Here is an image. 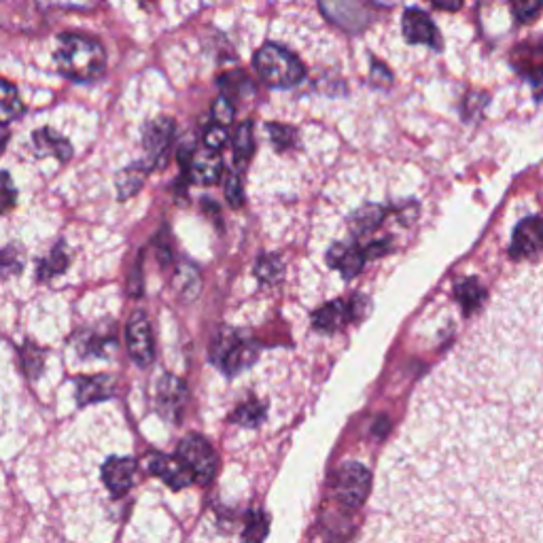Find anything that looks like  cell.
Returning <instances> with one entry per match:
<instances>
[{
	"instance_id": "6da1fadb",
	"label": "cell",
	"mask_w": 543,
	"mask_h": 543,
	"mask_svg": "<svg viewBox=\"0 0 543 543\" xmlns=\"http://www.w3.org/2000/svg\"><path fill=\"white\" fill-rule=\"evenodd\" d=\"M54 58L60 73L77 83L96 81L107 68V51L87 34H62Z\"/></svg>"
},
{
	"instance_id": "7a4b0ae2",
	"label": "cell",
	"mask_w": 543,
	"mask_h": 543,
	"mask_svg": "<svg viewBox=\"0 0 543 543\" xmlns=\"http://www.w3.org/2000/svg\"><path fill=\"white\" fill-rule=\"evenodd\" d=\"M253 66L259 79L272 90H291L306 77L302 60L276 43L261 45L253 58Z\"/></svg>"
},
{
	"instance_id": "3957f363",
	"label": "cell",
	"mask_w": 543,
	"mask_h": 543,
	"mask_svg": "<svg viewBox=\"0 0 543 543\" xmlns=\"http://www.w3.org/2000/svg\"><path fill=\"white\" fill-rule=\"evenodd\" d=\"M319 7L329 22L350 34L370 28L378 15V7L372 0H319Z\"/></svg>"
},
{
	"instance_id": "277c9868",
	"label": "cell",
	"mask_w": 543,
	"mask_h": 543,
	"mask_svg": "<svg viewBox=\"0 0 543 543\" xmlns=\"http://www.w3.org/2000/svg\"><path fill=\"white\" fill-rule=\"evenodd\" d=\"M177 457L191 471V476H194L196 484L206 486L217 474V465H219L217 452L213 446H210V442L204 440V437L198 433H191V435L183 437L181 444H179V450H177Z\"/></svg>"
},
{
	"instance_id": "5b68a950",
	"label": "cell",
	"mask_w": 543,
	"mask_h": 543,
	"mask_svg": "<svg viewBox=\"0 0 543 543\" xmlns=\"http://www.w3.org/2000/svg\"><path fill=\"white\" fill-rule=\"evenodd\" d=\"M257 357V350L249 338H244L236 331H225L213 344V361L225 374H238Z\"/></svg>"
},
{
	"instance_id": "8992f818",
	"label": "cell",
	"mask_w": 543,
	"mask_h": 543,
	"mask_svg": "<svg viewBox=\"0 0 543 543\" xmlns=\"http://www.w3.org/2000/svg\"><path fill=\"white\" fill-rule=\"evenodd\" d=\"M372 484V474L370 469L363 467L361 463H346L338 469L336 474V484H334V493L336 499L346 510H357V507L363 505L367 490H370Z\"/></svg>"
},
{
	"instance_id": "52a82bcc",
	"label": "cell",
	"mask_w": 543,
	"mask_h": 543,
	"mask_svg": "<svg viewBox=\"0 0 543 543\" xmlns=\"http://www.w3.org/2000/svg\"><path fill=\"white\" fill-rule=\"evenodd\" d=\"M174 138V121L170 117H157L145 128L143 147H145V160L143 164L147 170H160L168 162L170 145Z\"/></svg>"
},
{
	"instance_id": "ba28073f",
	"label": "cell",
	"mask_w": 543,
	"mask_h": 543,
	"mask_svg": "<svg viewBox=\"0 0 543 543\" xmlns=\"http://www.w3.org/2000/svg\"><path fill=\"white\" fill-rule=\"evenodd\" d=\"M126 342H128V353L132 361L147 370V367L155 359V342L151 334V323L147 319L145 310L132 312V317L126 327Z\"/></svg>"
},
{
	"instance_id": "9c48e42d",
	"label": "cell",
	"mask_w": 543,
	"mask_h": 543,
	"mask_svg": "<svg viewBox=\"0 0 543 543\" xmlns=\"http://www.w3.org/2000/svg\"><path fill=\"white\" fill-rule=\"evenodd\" d=\"M183 170L189 174V179L198 185H215L223 174L221 155L213 149L202 151H181Z\"/></svg>"
},
{
	"instance_id": "30bf717a",
	"label": "cell",
	"mask_w": 543,
	"mask_h": 543,
	"mask_svg": "<svg viewBox=\"0 0 543 543\" xmlns=\"http://www.w3.org/2000/svg\"><path fill=\"white\" fill-rule=\"evenodd\" d=\"M187 399L185 382L172 374H164L155 387V410L164 420L179 423Z\"/></svg>"
},
{
	"instance_id": "8fae6325",
	"label": "cell",
	"mask_w": 543,
	"mask_h": 543,
	"mask_svg": "<svg viewBox=\"0 0 543 543\" xmlns=\"http://www.w3.org/2000/svg\"><path fill=\"white\" fill-rule=\"evenodd\" d=\"M401 28H404V37L412 45H427L435 51H442L444 43L440 37V30L433 24L431 17L420 9H406L401 17Z\"/></svg>"
},
{
	"instance_id": "7c38bea8",
	"label": "cell",
	"mask_w": 543,
	"mask_h": 543,
	"mask_svg": "<svg viewBox=\"0 0 543 543\" xmlns=\"http://www.w3.org/2000/svg\"><path fill=\"white\" fill-rule=\"evenodd\" d=\"M147 469L149 474L160 478L172 490H181L189 484H194V476H191V471L185 467V463L177 457V454L170 457V454L162 452H149Z\"/></svg>"
},
{
	"instance_id": "4fadbf2b",
	"label": "cell",
	"mask_w": 543,
	"mask_h": 543,
	"mask_svg": "<svg viewBox=\"0 0 543 543\" xmlns=\"http://www.w3.org/2000/svg\"><path fill=\"white\" fill-rule=\"evenodd\" d=\"M136 461L130 457H111L102 465V480L115 499L126 497L134 486Z\"/></svg>"
},
{
	"instance_id": "5bb4252c",
	"label": "cell",
	"mask_w": 543,
	"mask_h": 543,
	"mask_svg": "<svg viewBox=\"0 0 543 543\" xmlns=\"http://www.w3.org/2000/svg\"><path fill=\"white\" fill-rule=\"evenodd\" d=\"M539 249H543V221L541 217H527L516 227L510 255L514 259H524L535 255Z\"/></svg>"
},
{
	"instance_id": "9a60e30c",
	"label": "cell",
	"mask_w": 543,
	"mask_h": 543,
	"mask_svg": "<svg viewBox=\"0 0 543 543\" xmlns=\"http://www.w3.org/2000/svg\"><path fill=\"white\" fill-rule=\"evenodd\" d=\"M75 350L81 359H107L115 350V336L104 329H81L73 338Z\"/></svg>"
},
{
	"instance_id": "2e32d148",
	"label": "cell",
	"mask_w": 543,
	"mask_h": 543,
	"mask_svg": "<svg viewBox=\"0 0 543 543\" xmlns=\"http://www.w3.org/2000/svg\"><path fill=\"white\" fill-rule=\"evenodd\" d=\"M77 382V401L79 406H92L107 401L115 395L113 376H81Z\"/></svg>"
},
{
	"instance_id": "e0dca14e",
	"label": "cell",
	"mask_w": 543,
	"mask_h": 543,
	"mask_svg": "<svg viewBox=\"0 0 543 543\" xmlns=\"http://www.w3.org/2000/svg\"><path fill=\"white\" fill-rule=\"evenodd\" d=\"M541 64H543V34L512 49V66L522 79H529Z\"/></svg>"
},
{
	"instance_id": "ac0fdd59",
	"label": "cell",
	"mask_w": 543,
	"mask_h": 543,
	"mask_svg": "<svg viewBox=\"0 0 543 543\" xmlns=\"http://www.w3.org/2000/svg\"><path fill=\"white\" fill-rule=\"evenodd\" d=\"M32 143H34V147H37L39 155H51L60 162H68L70 155H73V147H70L68 140L51 128H43L39 132H34Z\"/></svg>"
},
{
	"instance_id": "d6986e66",
	"label": "cell",
	"mask_w": 543,
	"mask_h": 543,
	"mask_svg": "<svg viewBox=\"0 0 543 543\" xmlns=\"http://www.w3.org/2000/svg\"><path fill=\"white\" fill-rule=\"evenodd\" d=\"M147 166L143 162H138V164H132L128 168L121 170L117 174V179H115V187H117V198L119 200H130L132 196H136L140 189H143L145 185V179H147Z\"/></svg>"
},
{
	"instance_id": "ffe728a7",
	"label": "cell",
	"mask_w": 543,
	"mask_h": 543,
	"mask_svg": "<svg viewBox=\"0 0 543 543\" xmlns=\"http://www.w3.org/2000/svg\"><path fill=\"white\" fill-rule=\"evenodd\" d=\"M365 251L363 249H357V247H344V244H338V247L331 249L329 253V261L331 266H336L344 278H350L355 276L363 264H365Z\"/></svg>"
},
{
	"instance_id": "44dd1931",
	"label": "cell",
	"mask_w": 543,
	"mask_h": 543,
	"mask_svg": "<svg viewBox=\"0 0 543 543\" xmlns=\"http://www.w3.org/2000/svg\"><path fill=\"white\" fill-rule=\"evenodd\" d=\"M353 312H355L353 304L331 302L325 308H321L317 314H314V325H317L321 331H334V329L342 327Z\"/></svg>"
},
{
	"instance_id": "7402d4cb",
	"label": "cell",
	"mask_w": 543,
	"mask_h": 543,
	"mask_svg": "<svg viewBox=\"0 0 543 543\" xmlns=\"http://www.w3.org/2000/svg\"><path fill=\"white\" fill-rule=\"evenodd\" d=\"M70 266V257H68V251L64 247V242H58L54 249H51L37 266V276L39 280H51L56 278L60 274H64Z\"/></svg>"
},
{
	"instance_id": "603a6c76",
	"label": "cell",
	"mask_w": 543,
	"mask_h": 543,
	"mask_svg": "<svg viewBox=\"0 0 543 543\" xmlns=\"http://www.w3.org/2000/svg\"><path fill=\"white\" fill-rule=\"evenodd\" d=\"M24 115V102L20 92L15 90L7 79H0V124H9V121Z\"/></svg>"
},
{
	"instance_id": "cb8c5ba5",
	"label": "cell",
	"mask_w": 543,
	"mask_h": 543,
	"mask_svg": "<svg viewBox=\"0 0 543 543\" xmlns=\"http://www.w3.org/2000/svg\"><path fill=\"white\" fill-rule=\"evenodd\" d=\"M17 355H20L22 363V372L26 374L28 380H39L43 370H45V348L26 342L20 348H17Z\"/></svg>"
},
{
	"instance_id": "d4e9b609",
	"label": "cell",
	"mask_w": 543,
	"mask_h": 543,
	"mask_svg": "<svg viewBox=\"0 0 543 543\" xmlns=\"http://www.w3.org/2000/svg\"><path fill=\"white\" fill-rule=\"evenodd\" d=\"M232 147H234V157L238 166H244L251 160L255 153V136H253L251 121H244V124L236 128V134L232 136Z\"/></svg>"
},
{
	"instance_id": "484cf974",
	"label": "cell",
	"mask_w": 543,
	"mask_h": 543,
	"mask_svg": "<svg viewBox=\"0 0 543 543\" xmlns=\"http://www.w3.org/2000/svg\"><path fill=\"white\" fill-rule=\"evenodd\" d=\"M384 215H387V210H384L380 204H367L359 208L353 215V219H350V227H353L355 234H367L376 230V227L382 223Z\"/></svg>"
},
{
	"instance_id": "4316f807",
	"label": "cell",
	"mask_w": 543,
	"mask_h": 543,
	"mask_svg": "<svg viewBox=\"0 0 543 543\" xmlns=\"http://www.w3.org/2000/svg\"><path fill=\"white\" fill-rule=\"evenodd\" d=\"M26 266L24 249L20 244H9V247L0 249V278L9 280L13 276H20Z\"/></svg>"
},
{
	"instance_id": "83f0119b",
	"label": "cell",
	"mask_w": 543,
	"mask_h": 543,
	"mask_svg": "<svg viewBox=\"0 0 543 543\" xmlns=\"http://www.w3.org/2000/svg\"><path fill=\"white\" fill-rule=\"evenodd\" d=\"M219 83H221L223 96H227L232 102H234V98H244L247 94H253V83H251V79L247 75H244V73L223 75L219 79Z\"/></svg>"
},
{
	"instance_id": "f1b7e54d",
	"label": "cell",
	"mask_w": 543,
	"mask_h": 543,
	"mask_svg": "<svg viewBox=\"0 0 543 543\" xmlns=\"http://www.w3.org/2000/svg\"><path fill=\"white\" fill-rule=\"evenodd\" d=\"M270 132V140L276 151H289L293 147H297L300 143V138H297V132L291 126L285 124H268L266 126Z\"/></svg>"
},
{
	"instance_id": "f546056e",
	"label": "cell",
	"mask_w": 543,
	"mask_h": 543,
	"mask_svg": "<svg viewBox=\"0 0 543 543\" xmlns=\"http://www.w3.org/2000/svg\"><path fill=\"white\" fill-rule=\"evenodd\" d=\"M510 9L518 24H531L541 13L543 0H510Z\"/></svg>"
},
{
	"instance_id": "4dcf8cb0",
	"label": "cell",
	"mask_w": 543,
	"mask_h": 543,
	"mask_svg": "<svg viewBox=\"0 0 543 543\" xmlns=\"http://www.w3.org/2000/svg\"><path fill=\"white\" fill-rule=\"evenodd\" d=\"M266 533H268V518L261 512L251 514L247 520V529H244V541L261 543L266 539Z\"/></svg>"
},
{
	"instance_id": "1f68e13d",
	"label": "cell",
	"mask_w": 543,
	"mask_h": 543,
	"mask_svg": "<svg viewBox=\"0 0 543 543\" xmlns=\"http://www.w3.org/2000/svg\"><path fill=\"white\" fill-rule=\"evenodd\" d=\"M261 418H264V408H261L259 404H255V401H249V404L240 406V408L234 412V416H232L234 423H240V425H244V427H255V425H259V423H261Z\"/></svg>"
},
{
	"instance_id": "d6a6232c",
	"label": "cell",
	"mask_w": 543,
	"mask_h": 543,
	"mask_svg": "<svg viewBox=\"0 0 543 543\" xmlns=\"http://www.w3.org/2000/svg\"><path fill=\"white\" fill-rule=\"evenodd\" d=\"M17 202V189L13 185V179L9 177V172L0 170V215L9 213V210Z\"/></svg>"
},
{
	"instance_id": "836d02e7",
	"label": "cell",
	"mask_w": 543,
	"mask_h": 543,
	"mask_svg": "<svg viewBox=\"0 0 543 543\" xmlns=\"http://www.w3.org/2000/svg\"><path fill=\"white\" fill-rule=\"evenodd\" d=\"M225 198L230 202V206L240 208L244 204V187H242V179L238 172H230L225 179Z\"/></svg>"
},
{
	"instance_id": "e575fe53",
	"label": "cell",
	"mask_w": 543,
	"mask_h": 543,
	"mask_svg": "<svg viewBox=\"0 0 543 543\" xmlns=\"http://www.w3.org/2000/svg\"><path fill=\"white\" fill-rule=\"evenodd\" d=\"M461 302L465 306V310H474L484 297V291L482 287L476 283V280H467V283H463L459 289H457Z\"/></svg>"
},
{
	"instance_id": "d590c367",
	"label": "cell",
	"mask_w": 543,
	"mask_h": 543,
	"mask_svg": "<svg viewBox=\"0 0 543 543\" xmlns=\"http://www.w3.org/2000/svg\"><path fill=\"white\" fill-rule=\"evenodd\" d=\"M234 115H236V109H234V102L227 98V96H219L213 104V117L219 126H227L234 121Z\"/></svg>"
},
{
	"instance_id": "8d00e7d4",
	"label": "cell",
	"mask_w": 543,
	"mask_h": 543,
	"mask_svg": "<svg viewBox=\"0 0 543 543\" xmlns=\"http://www.w3.org/2000/svg\"><path fill=\"white\" fill-rule=\"evenodd\" d=\"M257 276L266 283H274L276 278H280V272H283V264L276 257H264L257 264Z\"/></svg>"
},
{
	"instance_id": "74e56055",
	"label": "cell",
	"mask_w": 543,
	"mask_h": 543,
	"mask_svg": "<svg viewBox=\"0 0 543 543\" xmlns=\"http://www.w3.org/2000/svg\"><path fill=\"white\" fill-rule=\"evenodd\" d=\"M227 140H230V134H227L225 126H210L206 132H204V145L206 149H213V151H221L225 145H227Z\"/></svg>"
},
{
	"instance_id": "f35d334b",
	"label": "cell",
	"mask_w": 543,
	"mask_h": 543,
	"mask_svg": "<svg viewBox=\"0 0 543 543\" xmlns=\"http://www.w3.org/2000/svg\"><path fill=\"white\" fill-rule=\"evenodd\" d=\"M128 291H130L132 297H140V295H143V255L138 257L136 268H134V272L130 274Z\"/></svg>"
},
{
	"instance_id": "ab89813d",
	"label": "cell",
	"mask_w": 543,
	"mask_h": 543,
	"mask_svg": "<svg viewBox=\"0 0 543 543\" xmlns=\"http://www.w3.org/2000/svg\"><path fill=\"white\" fill-rule=\"evenodd\" d=\"M393 83V75L391 70L380 64V62H374V68H372V85L374 87H391Z\"/></svg>"
},
{
	"instance_id": "60d3db41",
	"label": "cell",
	"mask_w": 543,
	"mask_h": 543,
	"mask_svg": "<svg viewBox=\"0 0 543 543\" xmlns=\"http://www.w3.org/2000/svg\"><path fill=\"white\" fill-rule=\"evenodd\" d=\"M533 83V96L537 102H543V64L527 79Z\"/></svg>"
},
{
	"instance_id": "b9f144b4",
	"label": "cell",
	"mask_w": 543,
	"mask_h": 543,
	"mask_svg": "<svg viewBox=\"0 0 543 543\" xmlns=\"http://www.w3.org/2000/svg\"><path fill=\"white\" fill-rule=\"evenodd\" d=\"M427 3H431L435 9H440V11H459L463 7V0H427Z\"/></svg>"
},
{
	"instance_id": "7bdbcfd3",
	"label": "cell",
	"mask_w": 543,
	"mask_h": 543,
	"mask_svg": "<svg viewBox=\"0 0 543 543\" xmlns=\"http://www.w3.org/2000/svg\"><path fill=\"white\" fill-rule=\"evenodd\" d=\"M7 140H9V132H7L5 124H0V153L5 151V147H7Z\"/></svg>"
},
{
	"instance_id": "ee69618b",
	"label": "cell",
	"mask_w": 543,
	"mask_h": 543,
	"mask_svg": "<svg viewBox=\"0 0 543 543\" xmlns=\"http://www.w3.org/2000/svg\"><path fill=\"white\" fill-rule=\"evenodd\" d=\"M541 221H543V215H541Z\"/></svg>"
}]
</instances>
